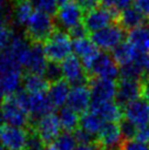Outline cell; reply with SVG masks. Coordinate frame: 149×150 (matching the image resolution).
Returning <instances> with one entry per match:
<instances>
[{"mask_svg":"<svg viewBox=\"0 0 149 150\" xmlns=\"http://www.w3.org/2000/svg\"><path fill=\"white\" fill-rule=\"evenodd\" d=\"M88 71L96 77L104 79L115 80L120 76V67L117 65L113 56L106 52L100 53L91 66L88 68Z\"/></svg>","mask_w":149,"mask_h":150,"instance_id":"obj_8","label":"cell"},{"mask_svg":"<svg viewBox=\"0 0 149 150\" xmlns=\"http://www.w3.org/2000/svg\"><path fill=\"white\" fill-rule=\"evenodd\" d=\"M21 84H23V77L21 70H13L0 75V90L7 96H13L20 91Z\"/></svg>","mask_w":149,"mask_h":150,"instance_id":"obj_21","label":"cell"},{"mask_svg":"<svg viewBox=\"0 0 149 150\" xmlns=\"http://www.w3.org/2000/svg\"><path fill=\"white\" fill-rule=\"evenodd\" d=\"M29 1L33 4L34 8H36V10L50 14L55 13L58 9L57 0H29Z\"/></svg>","mask_w":149,"mask_h":150,"instance_id":"obj_33","label":"cell"},{"mask_svg":"<svg viewBox=\"0 0 149 150\" xmlns=\"http://www.w3.org/2000/svg\"><path fill=\"white\" fill-rule=\"evenodd\" d=\"M0 150H7V149H6V148H4V147L2 146L1 144H0Z\"/></svg>","mask_w":149,"mask_h":150,"instance_id":"obj_53","label":"cell"},{"mask_svg":"<svg viewBox=\"0 0 149 150\" xmlns=\"http://www.w3.org/2000/svg\"><path fill=\"white\" fill-rule=\"evenodd\" d=\"M91 111L96 113L105 123H117L123 116V111L117 102H103L92 103Z\"/></svg>","mask_w":149,"mask_h":150,"instance_id":"obj_19","label":"cell"},{"mask_svg":"<svg viewBox=\"0 0 149 150\" xmlns=\"http://www.w3.org/2000/svg\"><path fill=\"white\" fill-rule=\"evenodd\" d=\"M26 35L33 43L47 41L55 32V21L52 14L35 10L26 24Z\"/></svg>","mask_w":149,"mask_h":150,"instance_id":"obj_1","label":"cell"},{"mask_svg":"<svg viewBox=\"0 0 149 150\" xmlns=\"http://www.w3.org/2000/svg\"><path fill=\"white\" fill-rule=\"evenodd\" d=\"M74 135L76 140H77V144H79V145H90V144H93L92 142L93 136H91L90 134H88L87 132H84L80 127L74 130Z\"/></svg>","mask_w":149,"mask_h":150,"instance_id":"obj_38","label":"cell"},{"mask_svg":"<svg viewBox=\"0 0 149 150\" xmlns=\"http://www.w3.org/2000/svg\"><path fill=\"white\" fill-rule=\"evenodd\" d=\"M122 150H149V145L141 142L137 139H129L124 140L121 147Z\"/></svg>","mask_w":149,"mask_h":150,"instance_id":"obj_35","label":"cell"},{"mask_svg":"<svg viewBox=\"0 0 149 150\" xmlns=\"http://www.w3.org/2000/svg\"><path fill=\"white\" fill-rule=\"evenodd\" d=\"M44 142L41 140V138L37 136L36 133L30 134L29 140H28V145L25 150H45L44 148Z\"/></svg>","mask_w":149,"mask_h":150,"instance_id":"obj_37","label":"cell"},{"mask_svg":"<svg viewBox=\"0 0 149 150\" xmlns=\"http://www.w3.org/2000/svg\"><path fill=\"white\" fill-rule=\"evenodd\" d=\"M72 52L74 56H77L83 63L86 69L91 66V64L94 62V59L100 54L99 48L96 47L91 38H80V40H74L72 41Z\"/></svg>","mask_w":149,"mask_h":150,"instance_id":"obj_17","label":"cell"},{"mask_svg":"<svg viewBox=\"0 0 149 150\" xmlns=\"http://www.w3.org/2000/svg\"><path fill=\"white\" fill-rule=\"evenodd\" d=\"M123 139L120 125L116 123H105L98 135V144L104 150L118 149L124 142Z\"/></svg>","mask_w":149,"mask_h":150,"instance_id":"obj_16","label":"cell"},{"mask_svg":"<svg viewBox=\"0 0 149 150\" xmlns=\"http://www.w3.org/2000/svg\"><path fill=\"white\" fill-rule=\"evenodd\" d=\"M138 64L144 71V75H148L149 77V52L145 54H140L138 58Z\"/></svg>","mask_w":149,"mask_h":150,"instance_id":"obj_45","label":"cell"},{"mask_svg":"<svg viewBox=\"0 0 149 150\" xmlns=\"http://www.w3.org/2000/svg\"><path fill=\"white\" fill-rule=\"evenodd\" d=\"M13 35L14 34L7 26L0 28V52H2V50L8 47L11 40H12Z\"/></svg>","mask_w":149,"mask_h":150,"instance_id":"obj_36","label":"cell"},{"mask_svg":"<svg viewBox=\"0 0 149 150\" xmlns=\"http://www.w3.org/2000/svg\"><path fill=\"white\" fill-rule=\"evenodd\" d=\"M29 136L22 127L6 125L0 132V144L7 150H25Z\"/></svg>","mask_w":149,"mask_h":150,"instance_id":"obj_10","label":"cell"},{"mask_svg":"<svg viewBox=\"0 0 149 150\" xmlns=\"http://www.w3.org/2000/svg\"><path fill=\"white\" fill-rule=\"evenodd\" d=\"M92 104L90 88L86 84H78L71 88L67 106L72 108L74 112L86 113Z\"/></svg>","mask_w":149,"mask_h":150,"instance_id":"obj_15","label":"cell"},{"mask_svg":"<svg viewBox=\"0 0 149 150\" xmlns=\"http://www.w3.org/2000/svg\"><path fill=\"white\" fill-rule=\"evenodd\" d=\"M120 75L123 79H135L138 80L141 76H144V71L138 64V60L135 63L124 65L120 67Z\"/></svg>","mask_w":149,"mask_h":150,"instance_id":"obj_31","label":"cell"},{"mask_svg":"<svg viewBox=\"0 0 149 150\" xmlns=\"http://www.w3.org/2000/svg\"><path fill=\"white\" fill-rule=\"evenodd\" d=\"M45 78L52 83L56 82L58 80H62V66L59 63H54V62H48L47 67L44 72Z\"/></svg>","mask_w":149,"mask_h":150,"instance_id":"obj_32","label":"cell"},{"mask_svg":"<svg viewBox=\"0 0 149 150\" xmlns=\"http://www.w3.org/2000/svg\"><path fill=\"white\" fill-rule=\"evenodd\" d=\"M113 58L117 65L124 66L128 64L135 63L138 60L140 53L128 42H123L120 46H117L115 50H113Z\"/></svg>","mask_w":149,"mask_h":150,"instance_id":"obj_23","label":"cell"},{"mask_svg":"<svg viewBox=\"0 0 149 150\" xmlns=\"http://www.w3.org/2000/svg\"><path fill=\"white\" fill-rule=\"evenodd\" d=\"M105 122L101 117L94 113L93 111H87L83 113L81 118H80V128L83 129L84 132L90 134L91 136L99 135L101 129L103 128Z\"/></svg>","mask_w":149,"mask_h":150,"instance_id":"obj_25","label":"cell"},{"mask_svg":"<svg viewBox=\"0 0 149 150\" xmlns=\"http://www.w3.org/2000/svg\"><path fill=\"white\" fill-rule=\"evenodd\" d=\"M43 46L47 59L60 64L72 53V38L65 31H55Z\"/></svg>","mask_w":149,"mask_h":150,"instance_id":"obj_2","label":"cell"},{"mask_svg":"<svg viewBox=\"0 0 149 150\" xmlns=\"http://www.w3.org/2000/svg\"><path fill=\"white\" fill-rule=\"evenodd\" d=\"M100 1H102V4H104V7H106V8L113 10V6H114V1H115V0H100Z\"/></svg>","mask_w":149,"mask_h":150,"instance_id":"obj_48","label":"cell"},{"mask_svg":"<svg viewBox=\"0 0 149 150\" xmlns=\"http://www.w3.org/2000/svg\"><path fill=\"white\" fill-rule=\"evenodd\" d=\"M4 118H2V115H1V113H0V132H1V129L4 127Z\"/></svg>","mask_w":149,"mask_h":150,"instance_id":"obj_51","label":"cell"},{"mask_svg":"<svg viewBox=\"0 0 149 150\" xmlns=\"http://www.w3.org/2000/svg\"><path fill=\"white\" fill-rule=\"evenodd\" d=\"M145 18L146 16H144L140 11H138L135 7L134 8L131 7L120 13L118 20H120V25L123 29H128L131 31L144 25Z\"/></svg>","mask_w":149,"mask_h":150,"instance_id":"obj_24","label":"cell"},{"mask_svg":"<svg viewBox=\"0 0 149 150\" xmlns=\"http://www.w3.org/2000/svg\"><path fill=\"white\" fill-rule=\"evenodd\" d=\"M141 96L149 103V77L146 78L141 83Z\"/></svg>","mask_w":149,"mask_h":150,"instance_id":"obj_46","label":"cell"},{"mask_svg":"<svg viewBox=\"0 0 149 150\" xmlns=\"http://www.w3.org/2000/svg\"><path fill=\"white\" fill-rule=\"evenodd\" d=\"M69 1H70V0H57V4H58V6L60 7V6L67 4V2H69Z\"/></svg>","mask_w":149,"mask_h":150,"instance_id":"obj_50","label":"cell"},{"mask_svg":"<svg viewBox=\"0 0 149 150\" xmlns=\"http://www.w3.org/2000/svg\"><path fill=\"white\" fill-rule=\"evenodd\" d=\"M120 128H121V133H122V136H123V138H124L125 140L135 139L138 128H137V127L134 125V124H132L131 122L124 120V121H123L120 124Z\"/></svg>","mask_w":149,"mask_h":150,"instance_id":"obj_34","label":"cell"},{"mask_svg":"<svg viewBox=\"0 0 149 150\" xmlns=\"http://www.w3.org/2000/svg\"><path fill=\"white\" fill-rule=\"evenodd\" d=\"M74 1L77 4H79L83 10L90 11V10L98 7L100 0H74Z\"/></svg>","mask_w":149,"mask_h":150,"instance_id":"obj_42","label":"cell"},{"mask_svg":"<svg viewBox=\"0 0 149 150\" xmlns=\"http://www.w3.org/2000/svg\"><path fill=\"white\" fill-rule=\"evenodd\" d=\"M134 4L144 16H149V0H134Z\"/></svg>","mask_w":149,"mask_h":150,"instance_id":"obj_44","label":"cell"},{"mask_svg":"<svg viewBox=\"0 0 149 150\" xmlns=\"http://www.w3.org/2000/svg\"><path fill=\"white\" fill-rule=\"evenodd\" d=\"M83 9L74 1L62 4L56 11V23L62 29L70 31L72 28L83 22Z\"/></svg>","mask_w":149,"mask_h":150,"instance_id":"obj_7","label":"cell"},{"mask_svg":"<svg viewBox=\"0 0 149 150\" xmlns=\"http://www.w3.org/2000/svg\"><path fill=\"white\" fill-rule=\"evenodd\" d=\"M45 150H57V149H56V148H55L54 146H50H50H47V147H46Z\"/></svg>","mask_w":149,"mask_h":150,"instance_id":"obj_52","label":"cell"},{"mask_svg":"<svg viewBox=\"0 0 149 150\" xmlns=\"http://www.w3.org/2000/svg\"><path fill=\"white\" fill-rule=\"evenodd\" d=\"M57 116L59 123H60V126L65 132H69V133L74 132L80 124V118H79L78 113L74 112L72 108H68V106L60 108Z\"/></svg>","mask_w":149,"mask_h":150,"instance_id":"obj_27","label":"cell"},{"mask_svg":"<svg viewBox=\"0 0 149 150\" xmlns=\"http://www.w3.org/2000/svg\"><path fill=\"white\" fill-rule=\"evenodd\" d=\"M1 115L7 125L16 127H24L30 120V115L25 108L18 100L16 94L4 98L1 106Z\"/></svg>","mask_w":149,"mask_h":150,"instance_id":"obj_4","label":"cell"},{"mask_svg":"<svg viewBox=\"0 0 149 150\" xmlns=\"http://www.w3.org/2000/svg\"><path fill=\"white\" fill-rule=\"evenodd\" d=\"M60 66H62V78L69 84L71 83L74 86H78V84H83V82L86 81L87 69L77 56L70 55L62 63H60Z\"/></svg>","mask_w":149,"mask_h":150,"instance_id":"obj_12","label":"cell"},{"mask_svg":"<svg viewBox=\"0 0 149 150\" xmlns=\"http://www.w3.org/2000/svg\"><path fill=\"white\" fill-rule=\"evenodd\" d=\"M10 14L11 12L7 6L6 0H0V28L6 26V23L10 19Z\"/></svg>","mask_w":149,"mask_h":150,"instance_id":"obj_40","label":"cell"},{"mask_svg":"<svg viewBox=\"0 0 149 150\" xmlns=\"http://www.w3.org/2000/svg\"><path fill=\"white\" fill-rule=\"evenodd\" d=\"M116 14L117 13L115 11L106 7H96L90 11H87L83 17L82 23L87 28L88 32L94 33L113 24V21L117 18Z\"/></svg>","mask_w":149,"mask_h":150,"instance_id":"obj_6","label":"cell"},{"mask_svg":"<svg viewBox=\"0 0 149 150\" xmlns=\"http://www.w3.org/2000/svg\"><path fill=\"white\" fill-rule=\"evenodd\" d=\"M24 91L28 93H41L48 89V80L44 75L29 72L23 78Z\"/></svg>","mask_w":149,"mask_h":150,"instance_id":"obj_26","label":"cell"},{"mask_svg":"<svg viewBox=\"0 0 149 150\" xmlns=\"http://www.w3.org/2000/svg\"><path fill=\"white\" fill-rule=\"evenodd\" d=\"M4 94L2 93V91L0 90V108L2 106V103H4Z\"/></svg>","mask_w":149,"mask_h":150,"instance_id":"obj_49","label":"cell"},{"mask_svg":"<svg viewBox=\"0 0 149 150\" xmlns=\"http://www.w3.org/2000/svg\"><path fill=\"white\" fill-rule=\"evenodd\" d=\"M141 83L135 79H122L117 83L116 102L120 105H127L140 99Z\"/></svg>","mask_w":149,"mask_h":150,"instance_id":"obj_14","label":"cell"},{"mask_svg":"<svg viewBox=\"0 0 149 150\" xmlns=\"http://www.w3.org/2000/svg\"><path fill=\"white\" fill-rule=\"evenodd\" d=\"M113 150H122V149H113Z\"/></svg>","mask_w":149,"mask_h":150,"instance_id":"obj_54","label":"cell"},{"mask_svg":"<svg viewBox=\"0 0 149 150\" xmlns=\"http://www.w3.org/2000/svg\"><path fill=\"white\" fill-rule=\"evenodd\" d=\"M123 115L137 128L149 125V103L144 99H138L125 105Z\"/></svg>","mask_w":149,"mask_h":150,"instance_id":"obj_13","label":"cell"},{"mask_svg":"<svg viewBox=\"0 0 149 150\" xmlns=\"http://www.w3.org/2000/svg\"><path fill=\"white\" fill-rule=\"evenodd\" d=\"M125 36L124 29L118 24H111L108 28L91 34V40L99 50L104 52L115 50L123 43Z\"/></svg>","mask_w":149,"mask_h":150,"instance_id":"obj_5","label":"cell"},{"mask_svg":"<svg viewBox=\"0 0 149 150\" xmlns=\"http://www.w3.org/2000/svg\"><path fill=\"white\" fill-rule=\"evenodd\" d=\"M62 129L58 116L54 113L41 117L37 120L35 125V133L44 142V145L47 146H50L52 142H55L58 136L62 134Z\"/></svg>","mask_w":149,"mask_h":150,"instance_id":"obj_9","label":"cell"},{"mask_svg":"<svg viewBox=\"0 0 149 150\" xmlns=\"http://www.w3.org/2000/svg\"><path fill=\"white\" fill-rule=\"evenodd\" d=\"M134 0H115L114 1V6H113V11L117 12H122L126 9L131 8V4Z\"/></svg>","mask_w":149,"mask_h":150,"instance_id":"obj_41","label":"cell"},{"mask_svg":"<svg viewBox=\"0 0 149 150\" xmlns=\"http://www.w3.org/2000/svg\"><path fill=\"white\" fill-rule=\"evenodd\" d=\"M47 64H48V59L46 57L44 46L41 43H32L29 58L24 68H26L29 72H32V74L44 75Z\"/></svg>","mask_w":149,"mask_h":150,"instance_id":"obj_18","label":"cell"},{"mask_svg":"<svg viewBox=\"0 0 149 150\" xmlns=\"http://www.w3.org/2000/svg\"><path fill=\"white\" fill-rule=\"evenodd\" d=\"M18 100L28 111L30 117L40 120L41 117L53 113L54 105L50 96L45 92L41 93H28L25 91H19L16 93Z\"/></svg>","mask_w":149,"mask_h":150,"instance_id":"obj_3","label":"cell"},{"mask_svg":"<svg viewBox=\"0 0 149 150\" xmlns=\"http://www.w3.org/2000/svg\"><path fill=\"white\" fill-rule=\"evenodd\" d=\"M135 139H137V140H139V142H141L148 144L149 142V125L144 126V127H139L138 130H137Z\"/></svg>","mask_w":149,"mask_h":150,"instance_id":"obj_43","label":"cell"},{"mask_svg":"<svg viewBox=\"0 0 149 150\" xmlns=\"http://www.w3.org/2000/svg\"><path fill=\"white\" fill-rule=\"evenodd\" d=\"M74 150H104L99 144H90V145H78Z\"/></svg>","mask_w":149,"mask_h":150,"instance_id":"obj_47","label":"cell"},{"mask_svg":"<svg viewBox=\"0 0 149 150\" xmlns=\"http://www.w3.org/2000/svg\"><path fill=\"white\" fill-rule=\"evenodd\" d=\"M13 70H21V65L14 54L7 47L6 50L0 52V75Z\"/></svg>","mask_w":149,"mask_h":150,"instance_id":"obj_29","label":"cell"},{"mask_svg":"<svg viewBox=\"0 0 149 150\" xmlns=\"http://www.w3.org/2000/svg\"><path fill=\"white\" fill-rule=\"evenodd\" d=\"M70 90L71 88L69 83L64 79L50 83L47 94L50 96L54 108H62L65 104H67Z\"/></svg>","mask_w":149,"mask_h":150,"instance_id":"obj_20","label":"cell"},{"mask_svg":"<svg viewBox=\"0 0 149 150\" xmlns=\"http://www.w3.org/2000/svg\"><path fill=\"white\" fill-rule=\"evenodd\" d=\"M69 32V35H70V38L72 40H80V38H87V34H88V30L87 28L83 25V23L81 24L77 25V26H74L70 31H68Z\"/></svg>","mask_w":149,"mask_h":150,"instance_id":"obj_39","label":"cell"},{"mask_svg":"<svg viewBox=\"0 0 149 150\" xmlns=\"http://www.w3.org/2000/svg\"><path fill=\"white\" fill-rule=\"evenodd\" d=\"M53 146L57 150H74L77 147V140L72 133L64 132L58 136Z\"/></svg>","mask_w":149,"mask_h":150,"instance_id":"obj_30","label":"cell"},{"mask_svg":"<svg viewBox=\"0 0 149 150\" xmlns=\"http://www.w3.org/2000/svg\"><path fill=\"white\" fill-rule=\"evenodd\" d=\"M91 92L92 103L111 102L116 98L117 84L114 80L94 77L89 84Z\"/></svg>","mask_w":149,"mask_h":150,"instance_id":"obj_11","label":"cell"},{"mask_svg":"<svg viewBox=\"0 0 149 150\" xmlns=\"http://www.w3.org/2000/svg\"><path fill=\"white\" fill-rule=\"evenodd\" d=\"M127 42L131 43L140 54L149 52V25H141L129 31Z\"/></svg>","mask_w":149,"mask_h":150,"instance_id":"obj_22","label":"cell"},{"mask_svg":"<svg viewBox=\"0 0 149 150\" xmlns=\"http://www.w3.org/2000/svg\"><path fill=\"white\" fill-rule=\"evenodd\" d=\"M34 11L33 4L29 0H18L13 9V18L19 25L26 26Z\"/></svg>","mask_w":149,"mask_h":150,"instance_id":"obj_28","label":"cell"}]
</instances>
